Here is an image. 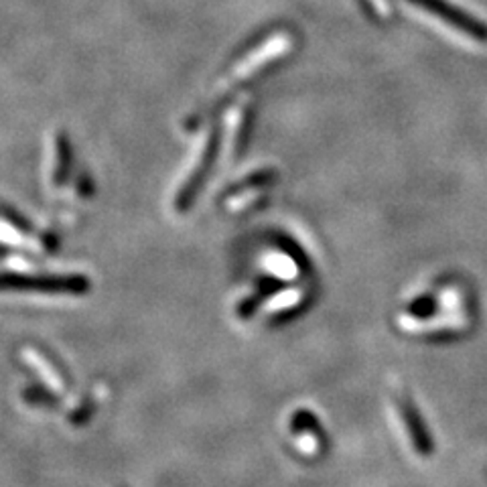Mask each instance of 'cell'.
Returning a JSON list of instances; mask_svg holds the SVG:
<instances>
[{"label": "cell", "instance_id": "5b68a950", "mask_svg": "<svg viewBox=\"0 0 487 487\" xmlns=\"http://www.w3.org/2000/svg\"><path fill=\"white\" fill-rule=\"evenodd\" d=\"M242 120H244V110L242 104L234 106L232 112L226 118V146H224V159H227L234 151L235 143H238L240 130H242Z\"/></svg>", "mask_w": 487, "mask_h": 487}, {"label": "cell", "instance_id": "52a82bcc", "mask_svg": "<svg viewBox=\"0 0 487 487\" xmlns=\"http://www.w3.org/2000/svg\"><path fill=\"white\" fill-rule=\"evenodd\" d=\"M370 3H372L376 12H378L382 19H388L390 14H392V6H390L388 0H370Z\"/></svg>", "mask_w": 487, "mask_h": 487}, {"label": "cell", "instance_id": "6da1fadb", "mask_svg": "<svg viewBox=\"0 0 487 487\" xmlns=\"http://www.w3.org/2000/svg\"><path fill=\"white\" fill-rule=\"evenodd\" d=\"M291 37L286 33H278V35H272L270 39H267L262 43L260 47L254 49L252 54H250L244 62H240L238 65H235L234 71L227 76L226 79H221V84L218 86L216 90V98H219L221 94L230 92L234 86L242 84V81H246L248 78H252L254 73H258L260 70L267 68L268 63L277 62L278 57H283L286 51L291 49Z\"/></svg>", "mask_w": 487, "mask_h": 487}, {"label": "cell", "instance_id": "8992f818", "mask_svg": "<svg viewBox=\"0 0 487 487\" xmlns=\"http://www.w3.org/2000/svg\"><path fill=\"white\" fill-rule=\"evenodd\" d=\"M27 359L31 361V364H35L37 367H39V370L43 372H47V366H45V361H43V358L39 356V353H35V351H27ZM45 378L51 380V384H55V386H62V382H59V378L55 376L54 370H49V374H45Z\"/></svg>", "mask_w": 487, "mask_h": 487}, {"label": "cell", "instance_id": "7a4b0ae2", "mask_svg": "<svg viewBox=\"0 0 487 487\" xmlns=\"http://www.w3.org/2000/svg\"><path fill=\"white\" fill-rule=\"evenodd\" d=\"M3 291H41L51 294H81L87 289V280L73 277H21L0 275Z\"/></svg>", "mask_w": 487, "mask_h": 487}, {"label": "cell", "instance_id": "277c9868", "mask_svg": "<svg viewBox=\"0 0 487 487\" xmlns=\"http://www.w3.org/2000/svg\"><path fill=\"white\" fill-rule=\"evenodd\" d=\"M211 154H213V138L208 136L202 143V146H199L194 165H191V169L186 173V181H183V186L179 187V191H177V208H186L189 199L194 197L205 171H208Z\"/></svg>", "mask_w": 487, "mask_h": 487}, {"label": "cell", "instance_id": "3957f363", "mask_svg": "<svg viewBox=\"0 0 487 487\" xmlns=\"http://www.w3.org/2000/svg\"><path fill=\"white\" fill-rule=\"evenodd\" d=\"M412 4L420 6V9L434 14V17L441 19L442 23H447L449 27L457 29L463 35L471 37V39L487 43V25H483L482 21H477L474 14L465 12L459 6H455L447 0H410Z\"/></svg>", "mask_w": 487, "mask_h": 487}]
</instances>
